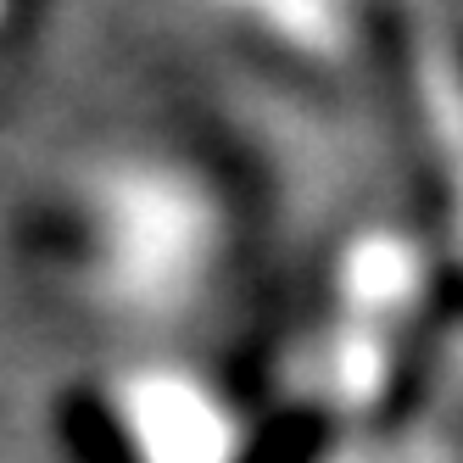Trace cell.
Returning <instances> with one entry per match:
<instances>
[{
    "label": "cell",
    "mask_w": 463,
    "mask_h": 463,
    "mask_svg": "<svg viewBox=\"0 0 463 463\" xmlns=\"http://www.w3.org/2000/svg\"><path fill=\"white\" fill-rule=\"evenodd\" d=\"M61 441H68L73 463H140L135 441H128V430L123 419L107 408V396H95V391H68L61 396Z\"/></svg>",
    "instance_id": "obj_1"
},
{
    "label": "cell",
    "mask_w": 463,
    "mask_h": 463,
    "mask_svg": "<svg viewBox=\"0 0 463 463\" xmlns=\"http://www.w3.org/2000/svg\"><path fill=\"white\" fill-rule=\"evenodd\" d=\"M313 447H318V430H313V419H302V413H290V419H279V424H269L257 436V447L246 452V463H307L313 458Z\"/></svg>",
    "instance_id": "obj_2"
}]
</instances>
